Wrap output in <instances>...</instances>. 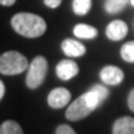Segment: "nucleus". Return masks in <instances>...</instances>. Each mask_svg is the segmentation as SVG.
Returning <instances> with one entry per match:
<instances>
[{"mask_svg":"<svg viewBox=\"0 0 134 134\" xmlns=\"http://www.w3.org/2000/svg\"><path fill=\"white\" fill-rule=\"evenodd\" d=\"M29 61L18 51H6L0 55V73L5 76H15L29 68Z\"/></svg>","mask_w":134,"mask_h":134,"instance_id":"7ed1b4c3","label":"nucleus"},{"mask_svg":"<svg viewBox=\"0 0 134 134\" xmlns=\"http://www.w3.org/2000/svg\"><path fill=\"white\" fill-rule=\"evenodd\" d=\"M112 134H134V118L122 117L117 119L112 127Z\"/></svg>","mask_w":134,"mask_h":134,"instance_id":"9d476101","label":"nucleus"},{"mask_svg":"<svg viewBox=\"0 0 134 134\" xmlns=\"http://www.w3.org/2000/svg\"><path fill=\"white\" fill-rule=\"evenodd\" d=\"M78 72H80V68L77 66V63L71 60H62L56 66V75L62 81H68L76 77Z\"/></svg>","mask_w":134,"mask_h":134,"instance_id":"0eeeda50","label":"nucleus"},{"mask_svg":"<svg viewBox=\"0 0 134 134\" xmlns=\"http://www.w3.org/2000/svg\"><path fill=\"white\" fill-rule=\"evenodd\" d=\"M99 77L102 82L109 86H117L124 78V73L117 66H105L99 72Z\"/></svg>","mask_w":134,"mask_h":134,"instance_id":"423d86ee","label":"nucleus"},{"mask_svg":"<svg viewBox=\"0 0 134 134\" xmlns=\"http://www.w3.org/2000/svg\"><path fill=\"white\" fill-rule=\"evenodd\" d=\"M129 0H105L104 9L109 14H117L124 9Z\"/></svg>","mask_w":134,"mask_h":134,"instance_id":"ddd939ff","label":"nucleus"},{"mask_svg":"<svg viewBox=\"0 0 134 134\" xmlns=\"http://www.w3.org/2000/svg\"><path fill=\"white\" fill-rule=\"evenodd\" d=\"M0 134H24L23 128L15 120H5L0 125Z\"/></svg>","mask_w":134,"mask_h":134,"instance_id":"f8f14e48","label":"nucleus"},{"mask_svg":"<svg viewBox=\"0 0 134 134\" xmlns=\"http://www.w3.org/2000/svg\"><path fill=\"white\" fill-rule=\"evenodd\" d=\"M92 8V0H73L72 10L76 15H86Z\"/></svg>","mask_w":134,"mask_h":134,"instance_id":"4468645a","label":"nucleus"},{"mask_svg":"<svg viewBox=\"0 0 134 134\" xmlns=\"http://www.w3.org/2000/svg\"><path fill=\"white\" fill-rule=\"evenodd\" d=\"M16 0H0V5L3 6H11V5L15 4Z\"/></svg>","mask_w":134,"mask_h":134,"instance_id":"6ab92c4d","label":"nucleus"},{"mask_svg":"<svg viewBox=\"0 0 134 134\" xmlns=\"http://www.w3.org/2000/svg\"><path fill=\"white\" fill-rule=\"evenodd\" d=\"M61 48L65 55L70 57H81L86 53V47L82 45L80 41L72 40V38H66L61 43Z\"/></svg>","mask_w":134,"mask_h":134,"instance_id":"1a4fd4ad","label":"nucleus"},{"mask_svg":"<svg viewBox=\"0 0 134 134\" xmlns=\"http://www.w3.org/2000/svg\"><path fill=\"white\" fill-rule=\"evenodd\" d=\"M70 99H71V92L63 87L53 88L47 96L48 105L55 109H58V108H62V107L67 105L70 103Z\"/></svg>","mask_w":134,"mask_h":134,"instance_id":"39448f33","label":"nucleus"},{"mask_svg":"<svg viewBox=\"0 0 134 134\" xmlns=\"http://www.w3.org/2000/svg\"><path fill=\"white\" fill-rule=\"evenodd\" d=\"M4 94H5V86H4V83H3V81L0 80V100L3 99Z\"/></svg>","mask_w":134,"mask_h":134,"instance_id":"aec40b11","label":"nucleus"},{"mask_svg":"<svg viewBox=\"0 0 134 134\" xmlns=\"http://www.w3.org/2000/svg\"><path fill=\"white\" fill-rule=\"evenodd\" d=\"M128 34V26L123 20H114L108 24L105 29L107 37L112 41H120L127 36Z\"/></svg>","mask_w":134,"mask_h":134,"instance_id":"6e6552de","label":"nucleus"},{"mask_svg":"<svg viewBox=\"0 0 134 134\" xmlns=\"http://www.w3.org/2000/svg\"><path fill=\"white\" fill-rule=\"evenodd\" d=\"M73 34L75 36L78 38H94L98 35V31H97L96 27H93L91 25L87 24H77L75 27H73Z\"/></svg>","mask_w":134,"mask_h":134,"instance_id":"9b49d317","label":"nucleus"},{"mask_svg":"<svg viewBox=\"0 0 134 134\" xmlns=\"http://www.w3.org/2000/svg\"><path fill=\"white\" fill-rule=\"evenodd\" d=\"M130 3H132V5L134 6V0H130Z\"/></svg>","mask_w":134,"mask_h":134,"instance_id":"412c9836","label":"nucleus"},{"mask_svg":"<svg viewBox=\"0 0 134 134\" xmlns=\"http://www.w3.org/2000/svg\"><path fill=\"white\" fill-rule=\"evenodd\" d=\"M46 6L51 8V9H56L57 6H60V4L62 3V0H43Z\"/></svg>","mask_w":134,"mask_h":134,"instance_id":"f3484780","label":"nucleus"},{"mask_svg":"<svg viewBox=\"0 0 134 134\" xmlns=\"http://www.w3.org/2000/svg\"><path fill=\"white\" fill-rule=\"evenodd\" d=\"M11 26L16 32L27 38H36L42 36L46 31V21L32 13H19L11 19Z\"/></svg>","mask_w":134,"mask_h":134,"instance_id":"f257e3e1","label":"nucleus"},{"mask_svg":"<svg viewBox=\"0 0 134 134\" xmlns=\"http://www.w3.org/2000/svg\"><path fill=\"white\" fill-rule=\"evenodd\" d=\"M102 103L103 102L97 96L96 92L93 90H90L70 104V107L66 110V118L71 122L85 119Z\"/></svg>","mask_w":134,"mask_h":134,"instance_id":"f03ea898","label":"nucleus"},{"mask_svg":"<svg viewBox=\"0 0 134 134\" xmlns=\"http://www.w3.org/2000/svg\"><path fill=\"white\" fill-rule=\"evenodd\" d=\"M48 63L43 56H36L29 66V71L26 75V86L30 90H35L42 85L45 77L47 75Z\"/></svg>","mask_w":134,"mask_h":134,"instance_id":"20e7f679","label":"nucleus"},{"mask_svg":"<svg viewBox=\"0 0 134 134\" xmlns=\"http://www.w3.org/2000/svg\"><path fill=\"white\" fill-rule=\"evenodd\" d=\"M55 134H76V132L68 124H60L55 130Z\"/></svg>","mask_w":134,"mask_h":134,"instance_id":"dca6fc26","label":"nucleus"},{"mask_svg":"<svg viewBox=\"0 0 134 134\" xmlns=\"http://www.w3.org/2000/svg\"><path fill=\"white\" fill-rule=\"evenodd\" d=\"M120 56L127 62H134V41H129L122 46Z\"/></svg>","mask_w":134,"mask_h":134,"instance_id":"2eb2a0df","label":"nucleus"},{"mask_svg":"<svg viewBox=\"0 0 134 134\" xmlns=\"http://www.w3.org/2000/svg\"><path fill=\"white\" fill-rule=\"evenodd\" d=\"M128 107L132 112H134V88H132L128 94Z\"/></svg>","mask_w":134,"mask_h":134,"instance_id":"a211bd4d","label":"nucleus"}]
</instances>
